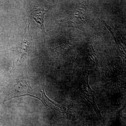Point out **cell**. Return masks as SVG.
Masks as SVG:
<instances>
[{"instance_id":"cell-1","label":"cell","mask_w":126,"mask_h":126,"mask_svg":"<svg viewBox=\"0 0 126 126\" xmlns=\"http://www.w3.org/2000/svg\"><path fill=\"white\" fill-rule=\"evenodd\" d=\"M30 24V23L26 28L20 43L12 50L13 68L16 65L20 64L29 54L32 41V36L29 29Z\"/></svg>"},{"instance_id":"cell-2","label":"cell","mask_w":126,"mask_h":126,"mask_svg":"<svg viewBox=\"0 0 126 126\" xmlns=\"http://www.w3.org/2000/svg\"><path fill=\"white\" fill-rule=\"evenodd\" d=\"M88 12L87 8L82 5L67 18L58 20L59 23L69 27L80 29L88 23L89 17Z\"/></svg>"},{"instance_id":"cell-3","label":"cell","mask_w":126,"mask_h":126,"mask_svg":"<svg viewBox=\"0 0 126 126\" xmlns=\"http://www.w3.org/2000/svg\"><path fill=\"white\" fill-rule=\"evenodd\" d=\"M52 6L47 5H40L33 6L31 7L30 16L33 19L38 25H39L40 30H41L44 37V45L45 44V35H48L45 31V27L44 23V18L45 15L51 9Z\"/></svg>"},{"instance_id":"cell-4","label":"cell","mask_w":126,"mask_h":126,"mask_svg":"<svg viewBox=\"0 0 126 126\" xmlns=\"http://www.w3.org/2000/svg\"><path fill=\"white\" fill-rule=\"evenodd\" d=\"M101 22L106 26L113 37L117 47L118 55L121 56L123 60V64L126 61V39L122 38V33L119 31L114 27H111L107 25L103 20H100Z\"/></svg>"}]
</instances>
